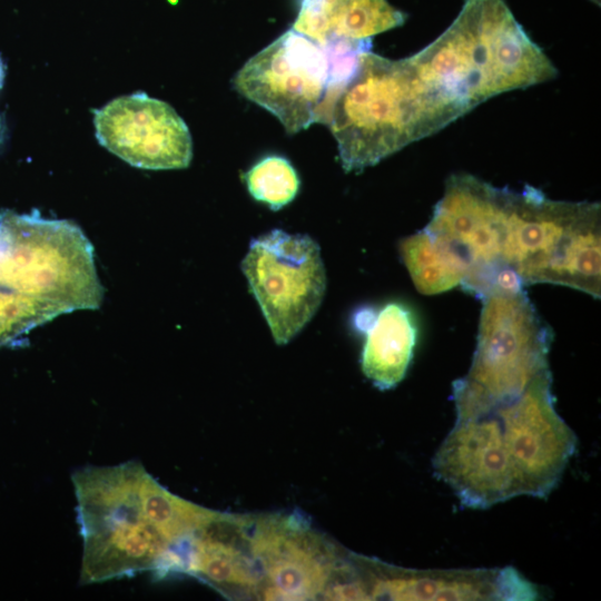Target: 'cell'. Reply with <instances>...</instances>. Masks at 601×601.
<instances>
[{
  "label": "cell",
  "instance_id": "11",
  "mask_svg": "<svg viewBox=\"0 0 601 601\" xmlns=\"http://www.w3.org/2000/svg\"><path fill=\"white\" fill-rule=\"evenodd\" d=\"M548 372L494 413L503 428L521 495L546 497L558 485L577 447V437L558 414Z\"/></svg>",
  "mask_w": 601,
  "mask_h": 601
},
{
  "label": "cell",
  "instance_id": "3",
  "mask_svg": "<svg viewBox=\"0 0 601 601\" xmlns=\"http://www.w3.org/2000/svg\"><path fill=\"white\" fill-rule=\"evenodd\" d=\"M72 484L83 543L80 583L156 573L173 545L168 490L136 461L77 470Z\"/></svg>",
  "mask_w": 601,
  "mask_h": 601
},
{
  "label": "cell",
  "instance_id": "1",
  "mask_svg": "<svg viewBox=\"0 0 601 601\" xmlns=\"http://www.w3.org/2000/svg\"><path fill=\"white\" fill-rule=\"evenodd\" d=\"M93 247L81 228L35 209L0 211V347L31 329L102 300Z\"/></svg>",
  "mask_w": 601,
  "mask_h": 601
},
{
  "label": "cell",
  "instance_id": "7",
  "mask_svg": "<svg viewBox=\"0 0 601 601\" xmlns=\"http://www.w3.org/2000/svg\"><path fill=\"white\" fill-rule=\"evenodd\" d=\"M481 300L470 370L453 383L456 418L492 413L550 372L552 331L524 289L496 290Z\"/></svg>",
  "mask_w": 601,
  "mask_h": 601
},
{
  "label": "cell",
  "instance_id": "4",
  "mask_svg": "<svg viewBox=\"0 0 601 601\" xmlns=\"http://www.w3.org/2000/svg\"><path fill=\"white\" fill-rule=\"evenodd\" d=\"M415 56L472 110L497 95L526 89L558 75L505 0H464L447 29Z\"/></svg>",
  "mask_w": 601,
  "mask_h": 601
},
{
  "label": "cell",
  "instance_id": "19",
  "mask_svg": "<svg viewBox=\"0 0 601 601\" xmlns=\"http://www.w3.org/2000/svg\"><path fill=\"white\" fill-rule=\"evenodd\" d=\"M244 179L254 199L278 210L298 193L299 178L292 164L280 156H267L256 162Z\"/></svg>",
  "mask_w": 601,
  "mask_h": 601
},
{
  "label": "cell",
  "instance_id": "12",
  "mask_svg": "<svg viewBox=\"0 0 601 601\" xmlns=\"http://www.w3.org/2000/svg\"><path fill=\"white\" fill-rule=\"evenodd\" d=\"M433 471L470 509L521 495L502 424L494 413L456 418L439 446Z\"/></svg>",
  "mask_w": 601,
  "mask_h": 601
},
{
  "label": "cell",
  "instance_id": "8",
  "mask_svg": "<svg viewBox=\"0 0 601 601\" xmlns=\"http://www.w3.org/2000/svg\"><path fill=\"white\" fill-rule=\"evenodd\" d=\"M509 197V187L465 173L451 175L424 227L460 259L465 268L461 287L479 298L523 288L503 262Z\"/></svg>",
  "mask_w": 601,
  "mask_h": 601
},
{
  "label": "cell",
  "instance_id": "18",
  "mask_svg": "<svg viewBox=\"0 0 601 601\" xmlns=\"http://www.w3.org/2000/svg\"><path fill=\"white\" fill-rule=\"evenodd\" d=\"M400 253L416 289L435 295L461 286L465 269L454 254L425 228L400 242Z\"/></svg>",
  "mask_w": 601,
  "mask_h": 601
},
{
  "label": "cell",
  "instance_id": "14",
  "mask_svg": "<svg viewBox=\"0 0 601 601\" xmlns=\"http://www.w3.org/2000/svg\"><path fill=\"white\" fill-rule=\"evenodd\" d=\"M368 600H533L536 588L515 569L412 570L358 558Z\"/></svg>",
  "mask_w": 601,
  "mask_h": 601
},
{
  "label": "cell",
  "instance_id": "20",
  "mask_svg": "<svg viewBox=\"0 0 601 601\" xmlns=\"http://www.w3.org/2000/svg\"><path fill=\"white\" fill-rule=\"evenodd\" d=\"M3 78H4V65H3L2 58L0 57V88L3 85Z\"/></svg>",
  "mask_w": 601,
  "mask_h": 601
},
{
  "label": "cell",
  "instance_id": "2",
  "mask_svg": "<svg viewBox=\"0 0 601 601\" xmlns=\"http://www.w3.org/2000/svg\"><path fill=\"white\" fill-rule=\"evenodd\" d=\"M465 114L412 56L393 60L370 50L336 96L326 125L343 169L359 173Z\"/></svg>",
  "mask_w": 601,
  "mask_h": 601
},
{
  "label": "cell",
  "instance_id": "17",
  "mask_svg": "<svg viewBox=\"0 0 601 601\" xmlns=\"http://www.w3.org/2000/svg\"><path fill=\"white\" fill-rule=\"evenodd\" d=\"M362 371L380 390H390L405 376L413 357L417 326L412 312L388 303L365 325Z\"/></svg>",
  "mask_w": 601,
  "mask_h": 601
},
{
  "label": "cell",
  "instance_id": "15",
  "mask_svg": "<svg viewBox=\"0 0 601 601\" xmlns=\"http://www.w3.org/2000/svg\"><path fill=\"white\" fill-rule=\"evenodd\" d=\"M246 515L221 513L196 531L189 575L221 593L256 595L260 574L247 546Z\"/></svg>",
  "mask_w": 601,
  "mask_h": 601
},
{
  "label": "cell",
  "instance_id": "5",
  "mask_svg": "<svg viewBox=\"0 0 601 601\" xmlns=\"http://www.w3.org/2000/svg\"><path fill=\"white\" fill-rule=\"evenodd\" d=\"M503 262L523 286L555 284L600 298V204L553 200L530 185L512 189Z\"/></svg>",
  "mask_w": 601,
  "mask_h": 601
},
{
  "label": "cell",
  "instance_id": "10",
  "mask_svg": "<svg viewBox=\"0 0 601 601\" xmlns=\"http://www.w3.org/2000/svg\"><path fill=\"white\" fill-rule=\"evenodd\" d=\"M248 550L263 600H314L343 562L336 548L299 515L248 516Z\"/></svg>",
  "mask_w": 601,
  "mask_h": 601
},
{
  "label": "cell",
  "instance_id": "16",
  "mask_svg": "<svg viewBox=\"0 0 601 601\" xmlns=\"http://www.w3.org/2000/svg\"><path fill=\"white\" fill-rule=\"evenodd\" d=\"M407 16L386 0H300L290 29L318 42L368 41Z\"/></svg>",
  "mask_w": 601,
  "mask_h": 601
},
{
  "label": "cell",
  "instance_id": "13",
  "mask_svg": "<svg viewBox=\"0 0 601 601\" xmlns=\"http://www.w3.org/2000/svg\"><path fill=\"white\" fill-rule=\"evenodd\" d=\"M100 145L134 167L180 169L193 157L185 121L165 101L145 92L119 97L93 110Z\"/></svg>",
  "mask_w": 601,
  "mask_h": 601
},
{
  "label": "cell",
  "instance_id": "9",
  "mask_svg": "<svg viewBox=\"0 0 601 601\" xmlns=\"http://www.w3.org/2000/svg\"><path fill=\"white\" fill-rule=\"evenodd\" d=\"M242 270L278 345L302 331L325 294L321 249L308 235L273 229L254 238Z\"/></svg>",
  "mask_w": 601,
  "mask_h": 601
},
{
  "label": "cell",
  "instance_id": "6",
  "mask_svg": "<svg viewBox=\"0 0 601 601\" xmlns=\"http://www.w3.org/2000/svg\"><path fill=\"white\" fill-rule=\"evenodd\" d=\"M365 43H318L289 29L236 72L233 86L273 114L289 134L327 124L332 105L353 76Z\"/></svg>",
  "mask_w": 601,
  "mask_h": 601
}]
</instances>
